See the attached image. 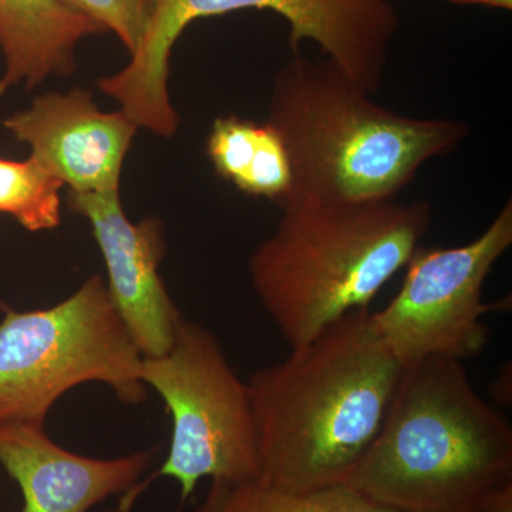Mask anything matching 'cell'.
<instances>
[{
  "mask_svg": "<svg viewBox=\"0 0 512 512\" xmlns=\"http://www.w3.org/2000/svg\"><path fill=\"white\" fill-rule=\"evenodd\" d=\"M3 127L76 194L120 191V175L138 127L123 111L106 113L92 93H47Z\"/></svg>",
  "mask_w": 512,
  "mask_h": 512,
  "instance_id": "30bf717a",
  "label": "cell"
},
{
  "mask_svg": "<svg viewBox=\"0 0 512 512\" xmlns=\"http://www.w3.org/2000/svg\"><path fill=\"white\" fill-rule=\"evenodd\" d=\"M0 320V424L46 426L64 393L103 383L124 404L147 399L141 355L103 276L93 275L64 301L15 311Z\"/></svg>",
  "mask_w": 512,
  "mask_h": 512,
  "instance_id": "5b68a950",
  "label": "cell"
},
{
  "mask_svg": "<svg viewBox=\"0 0 512 512\" xmlns=\"http://www.w3.org/2000/svg\"><path fill=\"white\" fill-rule=\"evenodd\" d=\"M507 367H504L503 372H501L500 375H498V377H497V379H495V383H494L495 393H497L498 390H501V394H500V396H498L497 400H500V402L503 404H507L508 396H507V389H505V387H507V380L511 379L510 370H508V375H507ZM508 400H511V397H508Z\"/></svg>",
  "mask_w": 512,
  "mask_h": 512,
  "instance_id": "e0dca14e",
  "label": "cell"
},
{
  "mask_svg": "<svg viewBox=\"0 0 512 512\" xmlns=\"http://www.w3.org/2000/svg\"><path fill=\"white\" fill-rule=\"evenodd\" d=\"M191 512H396L370 503L346 485L293 490L251 477L211 481Z\"/></svg>",
  "mask_w": 512,
  "mask_h": 512,
  "instance_id": "5bb4252c",
  "label": "cell"
},
{
  "mask_svg": "<svg viewBox=\"0 0 512 512\" xmlns=\"http://www.w3.org/2000/svg\"><path fill=\"white\" fill-rule=\"evenodd\" d=\"M242 9L274 10L289 23V43L296 53L303 40H312L367 93L373 96L380 89L399 26L389 0H157L130 62L97 86L140 126H165L175 117L168 73L178 37L195 19Z\"/></svg>",
  "mask_w": 512,
  "mask_h": 512,
  "instance_id": "8992f818",
  "label": "cell"
},
{
  "mask_svg": "<svg viewBox=\"0 0 512 512\" xmlns=\"http://www.w3.org/2000/svg\"><path fill=\"white\" fill-rule=\"evenodd\" d=\"M291 350L248 379L258 477L293 490L343 485L375 441L403 365L369 308Z\"/></svg>",
  "mask_w": 512,
  "mask_h": 512,
  "instance_id": "6da1fadb",
  "label": "cell"
},
{
  "mask_svg": "<svg viewBox=\"0 0 512 512\" xmlns=\"http://www.w3.org/2000/svg\"><path fill=\"white\" fill-rule=\"evenodd\" d=\"M512 245V202L480 237L456 248L419 251L399 293L373 313L377 332L403 366L427 357L464 360L480 355L490 328L483 301L487 276Z\"/></svg>",
  "mask_w": 512,
  "mask_h": 512,
  "instance_id": "ba28073f",
  "label": "cell"
},
{
  "mask_svg": "<svg viewBox=\"0 0 512 512\" xmlns=\"http://www.w3.org/2000/svg\"><path fill=\"white\" fill-rule=\"evenodd\" d=\"M457 3H473V5L488 6V8L495 9H512V0H453Z\"/></svg>",
  "mask_w": 512,
  "mask_h": 512,
  "instance_id": "ac0fdd59",
  "label": "cell"
},
{
  "mask_svg": "<svg viewBox=\"0 0 512 512\" xmlns=\"http://www.w3.org/2000/svg\"><path fill=\"white\" fill-rule=\"evenodd\" d=\"M266 123L291 165L281 208L394 200L427 161L456 150L470 134L458 120L394 113L332 60L312 62L298 53L276 74Z\"/></svg>",
  "mask_w": 512,
  "mask_h": 512,
  "instance_id": "3957f363",
  "label": "cell"
},
{
  "mask_svg": "<svg viewBox=\"0 0 512 512\" xmlns=\"http://www.w3.org/2000/svg\"><path fill=\"white\" fill-rule=\"evenodd\" d=\"M248 262L252 288L289 348L370 302L409 264L431 225L427 201L286 205Z\"/></svg>",
  "mask_w": 512,
  "mask_h": 512,
  "instance_id": "277c9868",
  "label": "cell"
},
{
  "mask_svg": "<svg viewBox=\"0 0 512 512\" xmlns=\"http://www.w3.org/2000/svg\"><path fill=\"white\" fill-rule=\"evenodd\" d=\"M67 207L89 221L106 264L107 291L141 355H163L183 318L160 274L167 249L163 221L128 220L120 191L69 192Z\"/></svg>",
  "mask_w": 512,
  "mask_h": 512,
  "instance_id": "9c48e42d",
  "label": "cell"
},
{
  "mask_svg": "<svg viewBox=\"0 0 512 512\" xmlns=\"http://www.w3.org/2000/svg\"><path fill=\"white\" fill-rule=\"evenodd\" d=\"M140 377L161 397L173 424L167 458L153 478H173L184 501L202 478L258 476L248 382L239 379L210 329L183 316L170 349L143 357Z\"/></svg>",
  "mask_w": 512,
  "mask_h": 512,
  "instance_id": "52a82bcc",
  "label": "cell"
},
{
  "mask_svg": "<svg viewBox=\"0 0 512 512\" xmlns=\"http://www.w3.org/2000/svg\"><path fill=\"white\" fill-rule=\"evenodd\" d=\"M106 32L116 33L130 56L146 35L157 0H67Z\"/></svg>",
  "mask_w": 512,
  "mask_h": 512,
  "instance_id": "2e32d148",
  "label": "cell"
},
{
  "mask_svg": "<svg viewBox=\"0 0 512 512\" xmlns=\"http://www.w3.org/2000/svg\"><path fill=\"white\" fill-rule=\"evenodd\" d=\"M156 453L86 457L57 444L45 426L0 424V464L19 485L20 512H87L113 495L130 494Z\"/></svg>",
  "mask_w": 512,
  "mask_h": 512,
  "instance_id": "8fae6325",
  "label": "cell"
},
{
  "mask_svg": "<svg viewBox=\"0 0 512 512\" xmlns=\"http://www.w3.org/2000/svg\"><path fill=\"white\" fill-rule=\"evenodd\" d=\"M104 32L67 0H0V49L5 56L0 96L16 86L32 90L49 77L73 73L77 45Z\"/></svg>",
  "mask_w": 512,
  "mask_h": 512,
  "instance_id": "7c38bea8",
  "label": "cell"
},
{
  "mask_svg": "<svg viewBox=\"0 0 512 512\" xmlns=\"http://www.w3.org/2000/svg\"><path fill=\"white\" fill-rule=\"evenodd\" d=\"M343 485L396 512H485L512 490L510 421L477 393L463 362L410 363Z\"/></svg>",
  "mask_w": 512,
  "mask_h": 512,
  "instance_id": "7a4b0ae2",
  "label": "cell"
},
{
  "mask_svg": "<svg viewBox=\"0 0 512 512\" xmlns=\"http://www.w3.org/2000/svg\"><path fill=\"white\" fill-rule=\"evenodd\" d=\"M485 512H512V490L501 495Z\"/></svg>",
  "mask_w": 512,
  "mask_h": 512,
  "instance_id": "d6986e66",
  "label": "cell"
},
{
  "mask_svg": "<svg viewBox=\"0 0 512 512\" xmlns=\"http://www.w3.org/2000/svg\"><path fill=\"white\" fill-rule=\"evenodd\" d=\"M207 153L215 171L245 194L278 204L289 190L291 165L271 124L221 117L211 128Z\"/></svg>",
  "mask_w": 512,
  "mask_h": 512,
  "instance_id": "4fadbf2b",
  "label": "cell"
},
{
  "mask_svg": "<svg viewBox=\"0 0 512 512\" xmlns=\"http://www.w3.org/2000/svg\"><path fill=\"white\" fill-rule=\"evenodd\" d=\"M63 187L36 158L15 161L0 157V212L30 232L59 227Z\"/></svg>",
  "mask_w": 512,
  "mask_h": 512,
  "instance_id": "9a60e30c",
  "label": "cell"
}]
</instances>
